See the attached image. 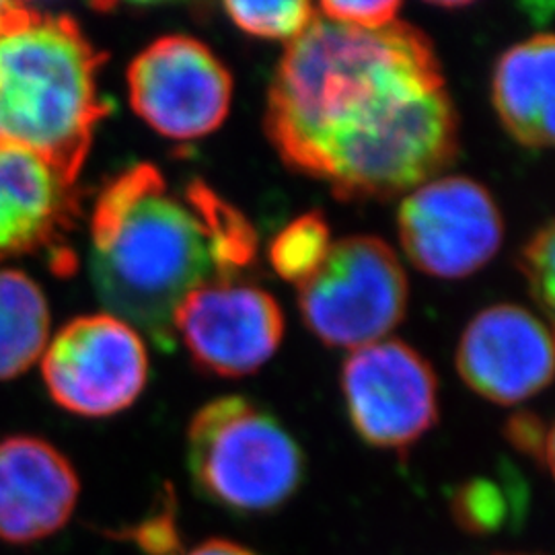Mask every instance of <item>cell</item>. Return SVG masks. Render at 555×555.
<instances>
[{
    "mask_svg": "<svg viewBox=\"0 0 555 555\" xmlns=\"http://www.w3.org/2000/svg\"><path fill=\"white\" fill-rule=\"evenodd\" d=\"M173 334L202 371L245 377L276 354L284 313L268 291L222 280L194 291L179 305Z\"/></svg>",
    "mask_w": 555,
    "mask_h": 555,
    "instance_id": "30bf717a",
    "label": "cell"
},
{
    "mask_svg": "<svg viewBox=\"0 0 555 555\" xmlns=\"http://www.w3.org/2000/svg\"><path fill=\"white\" fill-rule=\"evenodd\" d=\"M50 341V307L23 272L0 270V380L20 377Z\"/></svg>",
    "mask_w": 555,
    "mask_h": 555,
    "instance_id": "9a60e30c",
    "label": "cell"
},
{
    "mask_svg": "<svg viewBox=\"0 0 555 555\" xmlns=\"http://www.w3.org/2000/svg\"><path fill=\"white\" fill-rule=\"evenodd\" d=\"M130 103L160 137L212 134L231 112L233 77L219 56L190 36H165L128 68Z\"/></svg>",
    "mask_w": 555,
    "mask_h": 555,
    "instance_id": "ba28073f",
    "label": "cell"
},
{
    "mask_svg": "<svg viewBox=\"0 0 555 555\" xmlns=\"http://www.w3.org/2000/svg\"><path fill=\"white\" fill-rule=\"evenodd\" d=\"M13 7H15V4H11V2H0V25L11 15Z\"/></svg>",
    "mask_w": 555,
    "mask_h": 555,
    "instance_id": "7402d4cb",
    "label": "cell"
},
{
    "mask_svg": "<svg viewBox=\"0 0 555 555\" xmlns=\"http://www.w3.org/2000/svg\"><path fill=\"white\" fill-rule=\"evenodd\" d=\"M332 249L330 224L319 212H307L284 227L270 245V263L288 282L313 276Z\"/></svg>",
    "mask_w": 555,
    "mask_h": 555,
    "instance_id": "2e32d148",
    "label": "cell"
},
{
    "mask_svg": "<svg viewBox=\"0 0 555 555\" xmlns=\"http://www.w3.org/2000/svg\"><path fill=\"white\" fill-rule=\"evenodd\" d=\"M188 461L199 492L238 513L274 511L305 476L297 440L276 417L238 396L219 397L192 417Z\"/></svg>",
    "mask_w": 555,
    "mask_h": 555,
    "instance_id": "277c9868",
    "label": "cell"
},
{
    "mask_svg": "<svg viewBox=\"0 0 555 555\" xmlns=\"http://www.w3.org/2000/svg\"><path fill=\"white\" fill-rule=\"evenodd\" d=\"M554 59L552 34L516 43L498 60L492 100L504 128L529 149L554 144Z\"/></svg>",
    "mask_w": 555,
    "mask_h": 555,
    "instance_id": "5bb4252c",
    "label": "cell"
},
{
    "mask_svg": "<svg viewBox=\"0 0 555 555\" xmlns=\"http://www.w3.org/2000/svg\"><path fill=\"white\" fill-rule=\"evenodd\" d=\"M101 62L70 17L15 4L0 25V140L40 155L75 183L107 114Z\"/></svg>",
    "mask_w": 555,
    "mask_h": 555,
    "instance_id": "3957f363",
    "label": "cell"
},
{
    "mask_svg": "<svg viewBox=\"0 0 555 555\" xmlns=\"http://www.w3.org/2000/svg\"><path fill=\"white\" fill-rule=\"evenodd\" d=\"M80 496L73 463L36 437L0 440V541L29 545L59 533Z\"/></svg>",
    "mask_w": 555,
    "mask_h": 555,
    "instance_id": "7c38bea8",
    "label": "cell"
},
{
    "mask_svg": "<svg viewBox=\"0 0 555 555\" xmlns=\"http://www.w3.org/2000/svg\"><path fill=\"white\" fill-rule=\"evenodd\" d=\"M258 251L251 222L202 179L181 190L151 163L105 183L91 220V280L101 305L169 348L179 305L235 280Z\"/></svg>",
    "mask_w": 555,
    "mask_h": 555,
    "instance_id": "7a4b0ae2",
    "label": "cell"
},
{
    "mask_svg": "<svg viewBox=\"0 0 555 555\" xmlns=\"http://www.w3.org/2000/svg\"><path fill=\"white\" fill-rule=\"evenodd\" d=\"M323 20L377 31L396 23L401 11L399 0H325L318 7Z\"/></svg>",
    "mask_w": 555,
    "mask_h": 555,
    "instance_id": "d6986e66",
    "label": "cell"
},
{
    "mask_svg": "<svg viewBox=\"0 0 555 555\" xmlns=\"http://www.w3.org/2000/svg\"><path fill=\"white\" fill-rule=\"evenodd\" d=\"M520 272L527 278L541 313L552 321L555 297V231L552 222L541 227L522 247Z\"/></svg>",
    "mask_w": 555,
    "mask_h": 555,
    "instance_id": "ac0fdd59",
    "label": "cell"
},
{
    "mask_svg": "<svg viewBox=\"0 0 555 555\" xmlns=\"http://www.w3.org/2000/svg\"><path fill=\"white\" fill-rule=\"evenodd\" d=\"M405 256L428 276H472L494 258L504 222L492 194L474 179L435 178L410 194L397 215Z\"/></svg>",
    "mask_w": 555,
    "mask_h": 555,
    "instance_id": "52a82bcc",
    "label": "cell"
},
{
    "mask_svg": "<svg viewBox=\"0 0 555 555\" xmlns=\"http://www.w3.org/2000/svg\"><path fill=\"white\" fill-rule=\"evenodd\" d=\"M456 371L477 396L500 405L520 403L554 377L550 327L518 305L488 307L459 339Z\"/></svg>",
    "mask_w": 555,
    "mask_h": 555,
    "instance_id": "8fae6325",
    "label": "cell"
},
{
    "mask_svg": "<svg viewBox=\"0 0 555 555\" xmlns=\"http://www.w3.org/2000/svg\"><path fill=\"white\" fill-rule=\"evenodd\" d=\"M52 399L77 416L107 417L139 399L149 378V352L134 327L109 313L66 323L41 357Z\"/></svg>",
    "mask_w": 555,
    "mask_h": 555,
    "instance_id": "8992f818",
    "label": "cell"
},
{
    "mask_svg": "<svg viewBox=\"0 0 555 555\" xmlns=\"http://www.w3.org/2000/svg\"><path fill=\"white\" fill-rule=\"evenodd\" d=\"M224 11L245 34L261 40L295 41L318 20V7L307 0L224 2Z\"/></svg>",
    "mask_w": 555,
    "mask_h": 555,
    "instance_id": "e0dca14e",
    "label": "cell"
},
{
    "mask_svg": "<svg viewBox=\"0 0 555 555\" xmlns=\"http://www.w3.org/2000/svg\"><path fill=\"white\" fill-rule=\"evenodd\" d=\"M408 278L396 251L371 235L346 237L298 284L302 321L332 348L358 350L389 336L408 307Z\"/></svg>",
    "mask_w": 555,
    "mask_h": 555,
    "instance_id": "5b68a950",
    "label": "cell"
},
{
    "mask_svg": "<svg viewBox=\"0 0 555 555\" xmlns=\"http://www.w3.org/2000/svg\"><path fill=\"white\" fill-rule=\"evenodd\" d=\"M341 391L358 435L378 449L405 451L437 424V375L401 339L352 350L344 362Z\"/></svg>",
    "mask_w": 555,
    "mask_h": 555,
    "instance_id": "9c48e42d",
    "label": "cell"
},
{
    "mask_svg": "<svg viewBox=\"0 0 555 555\" xmlns=\"http://www.w3.org/2000/svg\"><path fill=\"white\" fill-rule=\"evenodd\" d=\"M73 185L40 155L0 140V259L40 249L66 229Z\"/></svg>",
    "mask_w": 555,
    "mask_h": 555,
    "instance_id": "4fadbf2b",
    "label": "cell"
},
{
    "mask_svg": "<svg viewBox=\"0 0 555 555\" xmlns=\"http://www.w3.org/2000/svg\"><path fill=\"white\" fill-rule=\"evenodd\" d=\"M280 159L339 199H391L438 178L459 153V118L428 36L318 15L280 59L266 105Z\"/></svg>",
    "mask_w": 555,
    "mask_h": 555,
    "instance_id": "6da1fadb",
    "label": "cell"
},
{
    "mask_svg": "<svg viewBox=\"0 0 555 555\" xmlns=\"http://www.w3.org/2000/svg\"><path fill=\"white\" fill-rule=\"evenodd\" d=\"M506 437L522 453L533 456L537 463L552 467L554 459V430L531 412H520L508 420Z\"/></svg>",
    "mask_w": 555,
    "mask_h": 555,
    "instance_id": "ffe728a7",
    "label": "cell"
},
{
    "mask_svg": "<svg viewBox=\"0 0 555 555\" xmlns=\"http://www.w3.org/2000/svg\"><path fill=\"white\" fill-rule=\"evenodd\" d=\"M188 555H256L251 550L238 545L235 541L227 539H210L204 541L196 550H192Z\"/></svg>",
    "mask_w": 555,
    "mask_h": 555,
    "instance_id": "44dd1931",
    "label": "cell"
}]
</instances>
